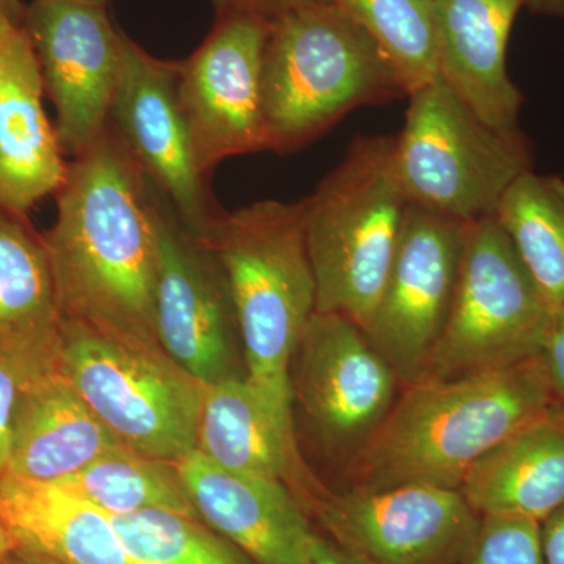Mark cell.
<instances>
[{
    "label": "cell",
    "mask_w": 564,
    "mask_h": 564,
    "mask_svg": "<svg viewBox=\"0 0 564 564\" xmlns=\"http://www.w3.org/2000/svg\"><path fill=\"white\" fill-rule=\"evenodd\" d=\"M2 564H57L51 560L43 558V556L29 554V552L18 551L13 549L11 554L7 556L6 562Z\"/></svg>",
    "instance_id": "36"
},
{
    "label": "cell",
    "mask_w": 564,
    "mask_h": 564,
    "mask_svg": "<svg viewBox=\"0 0 564 564\" xmlns=\"http://www.w3.org/2000/svg\"><path fill=\"white\" fill-rule=\"evenodd\" d=\"M62 313L50 256L28 215L0 206V361L22 384L58 373Z\"/></svg>",
    "instance_id": "20"
},
{
    "label": "cell",
    "mask_w": 564,
    "mask_h": 564,
    "mask_svg": "<svg viewBox=\"0 0 564 564\" xmlns=\"http://www.w3.org/2000/svg\"><path fill=\"white\" fill-rule=\"evenodd\" d=\"M336 2L372 36L406 96L436 79V0Z\"/></svg>",
    "instance_id": "26"
},
{
    "label": "cell",
    "mask_w": 564,
    "mask_h": 564,
    "mask_svg": "<svg viewBox=\"0 0 564 564\" xmlns=\"http://www.w3.org/2000/svg\"><path fill=\"white\" fill-rule=\"evenodd\" d=\"M161 198L110 129L68 163L57 218L43 234L62 318L162 348Z\"/></svg>",
    "instance_id": "1"
},
{
    "label": "cell",
    "mask_w": 564,
    "mask_h": 564,
    "mask_svg": "<svg viewBox=\"0 0 564 564\" xmlns=\"http://www.w3.org/2000/svg\"><path fill=\"white\" fill-rule=\"evenodd\" d=\"M196 451L212 463L288 486L304 511L328 489L307 470L289 425L247 377L206 386Z\"/></svg>",
    "instance_id": "17"
},
{
    "label": "cell",
    "mask_w": 564,
    "mask_h": 564,
    "mask_svg": "<svg viewBox=\"0 0 564 564\" xmlns=\"http://www.w3.org/2000/svg\"><path fill=\"white\" fill-rule=\"evenodd\" d=\"M464 225L410 206L367 339L403 388L429 377L451 314L462 263Z\"/></svg>",
    "instance_id": "11"
},
{
    "label": "cell",
    "mask_w": 564,
    "mask_h": 564,
    "mask_svg": "<svg viewBox=\"0 0 564 564\" xmlns=\"http://www.w3.org/2000/svg\"><path fill=\"white\" fill-rule=\"evenodd\" d=\"M177 85L180 62L159 61L126 35L109 129L188 231L199 237L223 209L193 154Z\"/></svg>",
    "instance_id": "14"
},
{
    "label": "cell",
    "mask_w": 564,
    "mask_h": 564,
    "mask_svg": "<svg viewBox=\"0 0 564 564\" xmlns=\"http://www.w3.org/2000/svg\"><path fill=\"white\" fill-rule=\"evenodd\" d=\"M11 551H13V543H11L7 530L3 529L2 524H0V564L6 562V558L11 554Z\"/></svg>",
    "instance_id": "37"
},
{
    "label": "cell",
    "mask_w": 564,
    "mask_h": 564,
    "mask_svg": "<svg viewBox=\"0 0 564 564\" xmlns=\"http://www.w3.org/2000/svg\"><path fill=\"white\" fill-rule=\"evenodd\" d=\"M402 96L383 52L339 3L270 22L261 70L265 151L302 150L345 115Z\"/></svg>",
    "instance_id": "4"
},
{
    "label": "cell",
    "mask_w": 564,
    "mask_h": 564,
    "mask_svg": "<svg viewBox=\"0 0 564 564\" xmlns=\"http://www.w3.org/2000/svg\"><path fill=\"white\" fill-rule=\"evenodd\" d=\"M174 464L198 518L252 562L310 563L315 532L288 486L223 469L198 451Z\"/></svg>",
    "instance_id": "16"
},
{
    "label": "cell",
    "mask_w": 564,
    "mask_h": 564,
    "mask_svg": "<svg viewBox=\"0 0 564 564\" xmlns=\"http://www.w3.org/2000/svg\"><path fill=\"white\" fill-rule=\"evenodd\" d=\"M497 221L554 310L564 306V180L521 174L497 207Z\"/></svg>",
    "instance_id": "24"
},
{
    "label": "cell",
    "mask_w": 564,
    "mask_h": 564,
    "mask_svg": "<svg viewBox=\"0 0 564 564\" xmlns=\"http://www.w3.org/2000/svg\"><path fill=\"white\" fill-rule=\"evenodd\" d=\"M22 381L7 364L0 361V477L9 467L14 419L22 392Z\"/></svg>",
    "instance_id": "30"
},
{
    "label": "cell",
    "mask_w": 564,
    "mask_h": 564,
    "mask_svg": "<svg viewBox=\"0 0 564 564\" xmlns=\"http://www.w3.org/2000/svg\"><path fill=\"white\" fill-rule=\"evenodd\" d=\"M310 518L370 564H459L481 522L458 489L432 485L328 491Z\"/></svg>",
    "instance_id": "10"
},
{
    "label": "cell",
    "mask_w": 564,
    "mask_h": 564,
    "mask_svg": "<svg viewBox=\"0 0 564 564\" xmlns=\"http://www.w3.org/2000/svg\"><path fill=\"white\" fill-rule=\"evenodd\" d=\"M124 444L107 429L61 373L22 386L7 473L61 484Z\"/></svg>",
    "instance_id": "21"
},
{
    "label": "cell",
    "mask_w": 564,
    "mask_h": 564,
    "mask_svg": "<svg viewBox=\"0 0 564 564\" xmlns=\"http://www.w3.org/2000/svg\"><path fill=\"white\" fill-rule=\"evenodd\" d=\"M544 564H564V505L541 522Z\"/></svg>",
    "instance_id": "32"
},
{
    "label": "cell",
    "mask_w": 564,
    "mask_h": 564,
    "mask_svg": "<svg viewBox=\"0 0 564 564\" xmlns=\"http://www.w3.org/2000/svg\"><path fill=\"white\" fill-rule=\"evenodd\" d=\"M529 0H436L437 76L486 124L518 129L524 96L507 68L508 40Z\"/></svg>",
    "instance_id": "19"
},
{
    "label": "cell",
    "mask_w": 564,
    "mask_h": 564,
    "mask_svg": "<svg viewBox=\"0 0 564 564\" xmlns=\"http://www.w3.org/2000/svg\"><path fill=\"white\" fill-rule=\"evenodd\" d=\"M541 359L551 392V411L564 419V306L555 310Z\"/></svg>",
    "instance_id": "29"
},
{
    "label": "cell",
    "mask_w": 564,
    "mask_h": 564,
    "mask_svg": "<svg viewBox=\"0 0 564 564\" xmlns=\"http://www.w3.org/2000/svg\"><path fill=\"white\" fill-rule=\"evenodd\" d=\"M270 22L217 14L214 29L180 62V102L204 176L234 155L265 151L261 70Z\"/></svg>",
    "instance_id": "13"
},
{
    "label": "cell",
    "mask_w": 564,
    "mask_h": 564,
    "mask_svg": "<svg viewBox=\"0 0 564 564\" xmlns=\"http://www.w3.org/2000/svg\"><path fill=\"white\" fill-rule=\"evenodd\" d=\"M549 411L541 355L454 380L406 386L348 463L351 488L432 485L459 491L475 464Z\"/></svg>",
    "instance_id": "2"
},
{
    "label": "cell",
    "mask_w": 564,
    "mask_h": 564,
    "mask_svg": "<svg viewBox=\"0 0 564 564\" xmlns=\"http://www.w3.org/2000/svg\"><path fill=\"white\" fill-rule=\"evenodd\" d=\"M39 58L25 29L0 36V206L28 215L68 172L43 106Z\"/></svg>",
    "instance_id": "18"
},
{
    "label": "cell",
    "mask_w": 564,
    "mask_h": 564,
    "mask_svg": "<svg viewBox=\"0 0 564 564\" xmlns=\"http://www.w3.org/2000/svg\"><path fill=\"white\" fill-rule=\"evenodd\" d=\"M408 98L393 159L410 206L459 223L494 217L510 185L532 170L529 139L486 124L440 76Z\"/></svg>",
    "instance_id": "6"
},
{
    "label": "cell",
    "mask_w": 564,
    "mask_h": 564,
    "mask_svg": "<svg viewBox=\"0 0 564 564\" xmlns=\"http://www.w3.org/2000/svg\"><path fill=\"white\" fill-rule=\"evenodd\" d=\"M110 519L132 564H256L191 516L148 510Z\"/></svg>",
    "instance_id": "27"
},
{
    "label": "cell",
    "mask_w": 564,
    "mask_h": 564,
    "mask_svg": "<svg viewBox=\"0 0 564 564\" xmlns=\"http://www.w3.org/2000/svg\"><path fill=\"white\" fill-rule=\"evenodd\" d=\"M459 492L480 516L543 522L564 505V419L549 411L494 447Z\"/></svg>",
    "instance_id": "23"
},
{
    "label": "cell",
    "mask_w": 564,
    "mask_h": 564,
    "mask_svg": "<svg viewBox=\"0 0 564 564\" xmlns=\"http://www.w3.org/2000/svg\"><path fill=\"white\" fill-rule=\"evenodd\" d=\"M333 2H336V0H212L217 14H251V17L267 22L280 20V18L293 13V11Z\"/></svg>",
    "instance_id": "31"
},
{
    "label": "cell",
    "mask_w": 564,
    "mask_h": 564,
    "mask_svg": "<svg viewBox=\"0 0 564 564\" xmlns=\"http://www.w3.org/2000/svg\"><path fill=\"white\" fill-rule=\"evenodd\" d=\"M291 383L293 404L325 454L348 463L383 423L402 386L358 325L317 311L296 345Z\"/></svg>",
    "instance_id": "9"
},
{
    "label": "cell",
    "mask_w": 564,
    "mask_h": 564,
    "mask_svg": "<svg viewBox=\"0 0 564 564\" xmlns=\"http://www.w3.org/2000/svg\"><path fill=\"white\" fill-rule=\"evenodd\" d=\"M459 564H544L540 522L481 516L477 536Z\"/></svg>",
    "instance_id": "28"
},
{
    "label": "cell",
    "mask_w": 564,
    "mask_h": 564,
    "mask_svg": "<svg viewBox=\"0 0 564 564\" xmlns=\"http://www.w3.org/2000/svg\"><path fill=\"white\" fill-rule=\"evenodd\" d=\"M58 373L137 454L177 463L196 451L206 386L162 348L124 343L62 318Z\"/></svg>",
    "instance_id": "7"
},
{
    "label": "cell",
    "mask_w": 564,
    "mask_h": 564,
    "mask_svg": "<svg viewBox=\"0 0 564 564\" xmlns=\"http://www.w3.org/2000/svg\"><path fill=\"white\" fill-rule=\"evenodd\" d=\"M55 485L109 516L162 510L199 519L176 464L137 454L128 447L107 452L80 473Z\"/></svg>",
    "instance_id": "25"
},
{
    "label": "cell",
    "mask_w": 564,
    "mask_h": 564,
    "mask_svg": "<svg viewBox=\"0 0 564 564\" xmlns=\"http://www.w3.org/2000/svg\"><path fill=\"white\" fill-rule=\"evenodd\" d=\"M24 29L55 107L62 150L77 158L109 129L126 35L106 7L76 0H32Z\"/></svg>",
    "instance_id": "12"
},
{
    "label": "cell",
    "mask_w": 564,
    "mask_h": 564,
    "mask_svg": "<svg viewBox=\"0 0 564 564\" xmlns=\"http://www.w3.org/2000/svg\"><path fill=\"white\" fill-rule=\"evenodd\" d=\"M76 2L91 3V6L106 7L109 0H76Z\"/></svg>",
    "instance_id": "38"
},
{
    "label": "cell",
    "mask_w": 564,
    "mask_h": 564,
    "mask_svg": "<svg viewBox=\"0 0 564 564\" xmlns=\"http://www.w3.org/2000/svg\"><path fill=\"white\" fill-rule=\"evenodd\" d=\"M161 272L155 321L163 351L204 386L247 377L239 326L220 265L173 204L161 198Z\"/></svg>",
    "instance_id": "15"
},
{
    "label": "cell",
    "mask_w": 564,
    "mask_h": 564,
    "mask_svg": "<svg viewBox=\"0 0 564 564\" xmlns=\"http://www.w3.org/2000/svg\"><path fill=\"white\" fill-rule=\"evenodd\" d=\"M395 137L361 135L304 204L317 313L366 333L391 273L410 203L397 176Z\"/></svg>",
    "instance_id": "5"
},
{
    "label": "cell",
    "mask_w": 564,
    "mask_h": 564,
    "mask_svg": "<svg viewBox=\"0 0 564 564\" xmlns=\"http://www.w3.org/2000/svg\"><path fill=\"white\" fill-rule=\"evenodd\" d=\"M0 524L13 549L57 564H132L110 516L61 485L3 474Z\"/></svg>",
    "instance_id": "22"
},
{
    "label": "cell",
    "mask_w": 564,
    "mask_h": 564,
    "mask_svg": "<svg viewBox=\"0 0 564 564\" xmlns=\"http://www.w3.org/2000/svg\"><path fill=\"white\" fill-rule=\"evenodd\" d=\"M554 313L497 218L466 223L454 303L426 380L541 355Z\"/></svg>",
    "instance_id": "8"
},
{
    "label": "cell",
    "mask_w": 564,
    "mask_h": 564,
    "mask_svg": "<svg viewBox=\"0 0 564 564\" xmlns=\"http://www.w3.org/2000/svg\"><path fill=\"white\" fill-rule=\"evenodd\" d=\"M527 10L541 17L564 21V0H529Z\"/></svg>",
    "instance_id": "35"
},
{
    "label": "cell",
    "mask_w": 564,
    "mask_h": 564,
    "mask_svg": "<svg viewBox=\"0 0 564 564\" xmlns=\"http://www.w3.org/2000/svg\"><path fill=\"white\" fill-rule=\"evenodd\" d=\"M198 239L225 276L248 380L295 426L292 359L317 311L303 202L269 199L221 210Z\"/></svg>",
    "instance_id": "3"
},
{
    "label": "cell",
    "mask_w": 564,
    "mask_h": 564,
    "mask_svg": "<svg viewBox=\"0 0 564 564\" xmlns=\"http://www.w3.org/2000/svg\"><path fill=\"white\" fill-rule=\"evenodd\" d=\"M307 564H370L361 556L352 554L347 549L340 547L328 536H322L315 532L310 549V563Z\"/></svg>",
    "instance_id": "33"
},
{
    "label": "cell",
    "mask_w": 564,
    "mask_h": 564,
    "mask_svg": "<svg viewBox=\"0 0 564 564\" xmlns=\"http://www.w3.org/2000/svg\"><path fill=\"white\" fill-rule=\"evenodd\" d=\"M28 3L22 0H0V36L24 28Z\"/></svg>",
    "instance_id": "34"
}]
</instances>
